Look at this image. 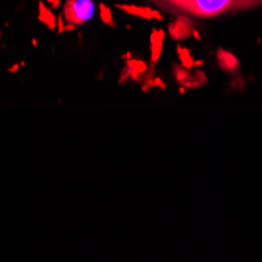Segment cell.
Returning a JSON list of instances; mask_svg holds the SVG:
<instances>
[{
	"label": "cell",
	"instance_id": "cell-5",
	"mask_svg": "<svg viewBox=\"0 0 262 262\" xmlns=\"http://www.w3.org/2000/svg\"><path fill=\"white\" fill-rule=\"evenodd\" d=\"M184 19H179L178 22H173L171 26H170V32H171V35H173V38H184V36H187L188 35V30H185L182 26H184Z\"/></svg>",
	"mask_w": 262,
	"mask_h": 262
},
{
	"label": "cell",
	"instance_id": "cell-3",
	"mask_svg": "<svg viewBox=\"0 0 262 262\" xmlns=\"http://www.w3.org/2000/svg\"><path fill=\"white\" fill-rule=\"evenodd\" d=\"M116 8H120L129 14H134V16H138V17H143V19H162V16L154 11L152 8L149 7H138V5H116Z\"/></svg>",
	"mask_w": 262,
	"mask_h": 262
},
{
	"label": "cell",
	"instance_id": "cell-7",
	"mask_svg": "<svg viewBox=\"0 0 262 262\" xmlns=\"http://www.w3.org/2000/svg\"><path fill=\"white\" fill-rule=\"evenodd\" d=\"M166 2H168V4H171L174 8H179L181 10V7L187 2V0H166Z\"/></svg>",
	"mask_w": 262,
	"mask_h": 262
},
{
	"label": "cell",
	"instance_id": "cell-2",
	"mask_svg": "<svg viewBox=\"0 0 262 262\" xmlns=\"http://www.w3.org/2000/svg\"><path fill=\"white\" fill-rule=\"evenodd\" d=\"M94 13L93 0H66L63 14L66 22L73 26H82L86 20L91 19Z\"/></svg>",
	"mask_w": 262,
	"mask_h": 262
},
{
	"label": "cell",
	"instance_id": "cell-6",
	"mask_svg": "<svg viewBox=\"0 0 262 262\" xmlns=\"http://www.w3.org/2000/svg\"><path fill=\"white\" fill-rule=\"evenodd\" d=\"M101 14H102V19H104V22H107V24H112V20H113V17H112V11L107 8V7H101Z\"/></svg>",
	"mask_w": 262,
	"mask_h": 262
},
{
	"label": "cell",
	"instance_id": "cell-8",
	"mask_svg": "<svg viewBox=\"0 0 262 262\" xmlns=\"http://www.w3.org/2000/svg\"><path fill=\"white\" fill-rule=\"evenodd\" d=\"M259 2H260V5H262V0H259Z\"/></svg>",
	"mask_w": 262,
	"mask_h": 262
},
{
	"label": "cell",
	"instance_id": "cell-1",
	"mask_svg": "<svg viewBox=\"0 0 262 262\" xmlns=\"http://www.w3.org/2000/svg\"><path fill=\"white\" fill-rule=\"evenodd\" d=\"M260 5L259 0H187L181 10L198 17H215L228 11Z\"/></svg>",
	"mask_w": 262,
	"mask_h": 262
},
{
	"label": "cell",
	"instance_id": "cell-4",
	"mask_svg": "<svg viewBox=\"0 0 262 262\" xmlns=\"http://www.w3.org/2000/svg\"><path fill=\"white\" fill-rule=\"evenodd\" d=\"M163 38H165V33L163 30H154V33L151 35V51H152V60L157 61L159 60V55L163 49Z\"/></svg>",
	"mask_w": 262,
	"mask_h": 262
}]
</instances>
